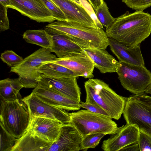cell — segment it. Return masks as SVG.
<instances>
[{
  "instance_id": "1f68e13d",
  "label": "cell",
  "mask_w": 151,
  "mask_h": 151,
  "mask_svg": "<svg viewBox=\"0 0 151 151\" xmlns=\"http://www.w3.org/2000/svg\"><path fill=\"white\" fill-rule=\"evenodd\" d=\"M81 107L95 113L109 116V114L101 107L95 103L86 101L85 102H80Z\"/></svg>"
},
{
  "instance_id": "277c9868",
  "label": "cell",
  "mask_w": 151,
  "mask_h": 151,
  "mask_svg": "<svg viewBox=\"0 0 151 151\" xmlns=\"http://www.w3.org/2000/svg\"><path fill=\"white\" fill-rule=\"evenodd\" d=\"M0 123L17 139L28 130L30 120L27 107L22 99L12 101L1 99Z\"/></svg>"
},
{
  "instance_id": "e575fe53",
  "label": "cell",
  "mask_w": 151,
  "mask_h": 151,
  "mask_svg": "<svg viewBox=\"0 0 151 151\" xmlns=\"http://www.w3.org/2000/svg\"><path fill=\"white\" fill-rule=\"evenodd\" d=\"M121 151H140L138 143L129 145L122 149Z\"/></svg>"
},
{
  "instance_id": "7402d4cb",
  "label": "cell",
  "mask_w": 151,
  "mask_h": 151,
  "mask_svg": "<svg viewBox=\"0 0 151 151\" xmlns=\"http://www.w3.org/2000/svg\"><path fill=\"white\" fill-rule=\"evenodd\" d=\"M24 86L19 78H7L0 81V99L12 101L22 99L20 90Z\"/></svg>"
},
{
  "instance_id": "83f0119b",
  "label": "cell",
  "mask_w": 151,
  "mask_h": 151,
  "mask_svg": "<svg viewBox=\"0 0 151 151\" xmlns=\"http://www.w3.org/2000/svg\"><path fill=\"white\" fill-rule=\"evenodd\" d=\"M0 58L3 62L11 68L20 63L24 59L12 50L4 51L1 54Z\"/></svg>"
},
{
  "instance_id": "52a82bcc",
  "label": "cell",
  "mask_w": 151,
  "mask_h": 151,
  "mask_svg": "<svg viewBox=\"0 0 151 151\" xmlns=\"http://www.w3.org/2000/svg\"><path fill=\"white\" fill-rule=\"evenodd\" d=\"M116 72L123 87L134 95L144 94L151 83V72L145 67L119 62Z\"/></svg>"
},
{
  "instance_id": "4fadbf2b",
  "label": "cell",
  "mask_w": 151,
  "mask_h": 151,
  "mask_svg": "<svg viewBox=\"0 0 151 151\" xmlns=\"http://www.w3.org/2000/svg\"><path fill=\"white\" fill-rule=\"evenodd\" d=\"M64 66L73 71L78 76L87 78L94 77L93 63L90 57L83 50L62 58H57L51 62Z\"/></svg>"
},
{
  "instance_id": "3957f363",
  "label": "cell",
  "mask_w": 151,
  "mask_h": 151,
  "mask_svg": "<svg viewBox=\"0 0 151 151\" xmlns=\"http://www.w3.org/2000/svg\"><path fill=\"white\" fill-rule=\"evenodd\" d=\"M46 26L66 34L83 49L88 47L106 49L109 46L108 37L103 28L67 20L57 21Z\"/></svg>"
},
{
  "instance_id": "8992f818",
  "label": "cell",
  "mask_w": 151,
  "mask_h": 151,
  "mask_svg": "<svg viewBox=\"0 0 151 151\" xmlns=\"http://www.w3.org/2000/svg\"><path fill=\"white\" fill-rule=\"evenodd\" d=\"M52 52L51 49L41 47L24 58L20 63L11 67L10 72L18 75L24 87L35 88L37 86L41 74L39 71L40 67L57 58Z\"/></svg>"
},
{
  "instance_id": "74e56055",
  "label": "cell",
  "mask_w": 151,
  "mask_h": 151,
  "mask_svg": "<svg viewBox=\"0 0 151 151\" xmlns=\"http://www.w3.org/2000/svg\"><path fill=\"white\" fill-rule=\"evenodd\" d=\"M145 93L151 94V83L147 88Z\"/></svg>"
},
{
  "instance_id": "ffe728a7",
  "label": "cell",
  "mask_w": 151,
  "mask_h": 151,
  "mask_svg": "<svg viewBox=\"0 0 151 151\" xmlns=\"http://www.w3.org/2000/svg\"><path fill=\"white\" fill-rule=\"evenodd\" d=\"M83 49L93 61L94 67L101 73H116L119 62L106 49L88 47Z\"/></svg>"
},
{
  "instance_id": "6da1fadb",
  "label": "cell",
  "mask_w": 151,
  "mask_h": 151,
  "mask_svg": "<svg viewBox=\"0 0 151 151\" xmlns=\"http://www.w3.org/2000/svg\"><path fill=\"white\" fill-rule=\"evenodd\" d=\"M108 38L128 47L140 45L151 33V15L143 11H127L106 28Z\"/></svg>"
},
{
  "instance_id": "836d02e7",
  "label": "cell",
  "mask_w": 151,
  "mask_h": 151,
  "mask_svg": "<svg viewBox=\"0 0 151 151\" xmlns=\"http://www.w3.org/2000/svg\"><path fill=\"white\" fill-rule=\"evenodd\" d=\"M135 95L151 109V96H149L145 93Z\"/></svg>"
},
{
  "instance_id": "5bb4252c",
  "label": "cell",
  "mask_w": 151,
  "mask_h": 151,
  "mask_svg": "<svg viewBox=\"0 0 151 151\" xmlns=\"http://www.w3.org/2000/svg\"><path fill=\"white\" fill-rule=\"evenodd\" d=\"M51 0L62 10L67 21L76 22L88 26L99 28L92 16L80 1Z\"/></svg>"
},
{
  "instance_id": "30bf717a",
  "label": "cell",
  "mask_w": 151,
  "mask_h": 151,
  "mask_svg": "<svg viewBox=\"0 0 151 151\" xmlns=\"http://www.w3.org/2000/svg\"><path fill=\"white\" fill-rule=\"evenodd\" d=\"M9 8L38 22L52 23L55 20L42 0H10Z\"/></svg>"
},
{
  "instance_id": "7a4b0ae2",
  "label": "cell",
  "mask_w": 151,
  "mask_h": 151,
  "mask_svg": "<svg viewBox=\"0 0 151 151\" xmlns=\"http://www.w3.org/2000/svg\"><path fill=\"white\" fill-rule=\"evenodd\" d=\"M86 101L96 103L112 119L118 120L124 109L127 98L116 93L103 81L89 78L84 83Z\"/></svg>"
},
{
  "instance_id": "f546056e",
  "label": "cell",
  "mask_w": 151,
  "mask_h": 151,
  "mask_svg": "<svg viewBox=\"0 0 151 151\" xmlns=\"http://www.w3.org/2000/svg\"><path fill=\"white\" fill-rule=\"evenodd\" d=\"M133 10L143 11L151 6V0H121Z\"/></svg>"
},
{
  "instance_id": "9a60e30c",
  "label": "cell",
  "mask_w": 151,
  "mask_h": 151,
  "mask_svg": "<svg viewBox=\"0 0 151 151\" xmlns=\"http://www.w3.org/2000/svg\"><path fill=\"white\" fill-rule=\"evenodd\" d=\"M63 124L51 119L32 116L30 118L28 130L42 139L53 142L58 138Z\"/></svg>"
},
{
  "instance_id": "4dcf8cb0",
  "label": "cell",
  "mask_w": 151,
  "mask_h": 151,
  "mask_svg": "<svg viewBox=\"0 0 151 151\" xmlns=\"http://www.w3.org/2000/svg\"><path fill=\"white\" fill-rule=\"evenodd\" d=\"M138 144L140 151H151V135L139 131Z\"/></svg>"
},
{
  "instance_id": "e0dca14e",
  "label": "cell",
  "mask_w": 151,
  "mask_h": 151,
  "mask_svg": "<svg viewBox=\"0 0 151 151\" xmlns=\"http://www.w3.org/2000/svg\"><path fill=\"white\" fill-rule=\"evenodd\" d=\"M32 92L41 100L51 105L67 111L78 110L81 108L80 102L40 84Z\"/></svg>"
},
{
  "instance_id": "7c38bea8",
  "label": "cell",
  "mask_w": 151,
  "mask_h": 151,
  "mask_svg": "<svg viewBox=\"0 0 151 151\" xmlns=\"http://www.w3.org/2000/svg\"><path fill=\"white\" fill-rule=\"evenodd\" d=\"M76 78L74 76L53 78L41 74L38 84L80 103L81 93Z\"/></svg>"
},
{
  "instance_id": "ba28073f",
  "label": "cell",
  "mask_w": 151,
  "mask_h": 151,
  "mask_svg": "<svg viewBox=\"0 0 151 151\" xmlns=\"http://www.w3.org/2000/svg\"><path fill=\"white\" fill-rule=\"evenodd\" d=\"M122 114L126 124L151 135V109L135 95L127 98Z\"/></svg>"
},
{
  "instance_id": "8d00e7d4",
  "label": "cell",
  "mask_w": 151,
  "mask_h": 151,
  "mask_svg": "<svg viewBox=\"0 0 151 151\" xmlns=\"http://www.w3.org/2000/svg\"><path fill=\"white\" fill-rule=\"evenodd\" d=\"M0 4L8 8H9L11 5L10 0H0Z\"/></svg>"
},
{
  "instance_id": "9c48e42d",
  "label": "cell",
  "mask_w": 151,
  "mask_h": 151,
  "mask_svg": "<svg viewBox=\"0 0 151 151\" xmlns=\"http://www.w3.org/2000/svg\"><path fill=\"white\" fill-rule=\"evenodd\" d=\"M22 100L27 107L30 118L32 116L43 117L58 121L63 124L70 122L69 113L65 110L44 102L33 92Z\"/></svg>"
},
{
  "instance_id": "d6986e66",
  "label": "cell",
  "mask_w": 151,
  "mask_h": 151,
  "mask_svg": "<svg viewBox=\"0 0 151 151\" xmlns=\"http://www.w3.org/2000/svg\"><path fill=\"white\" fill-rule=\"evenodd\" d=\"M108 40L110 49L119 62L134 65L145 66L140 45L128 47L114 39L108 38Z\"/></svg>"
},
{
  "instance_id": "d590c367",
  "label": "cell",
  "mask_w": 151,
  "mask_h": 151,
  "mask_svg": "<svg viewBox=\"0 0 151 151\" xmlns=\"http://www.w3.org/2000/svg\"><path fill=\"white\" fill-rule=\"evenodd\" d=\"M94 11L96 10L103 4L104 0H88Z\"/></svg>"
},
{
  "instance_id": "cb8c5ba5",
  "label": "cell",
  "mask_w": 151,
  "mask_h": 151,
  "mask_svg": "<svg viewBox=\"0 0 151 151\" xmlns=\"http://www.w3.org/2000/svg\"><path fill=\"white\" fill-rule=\"evenodd\" d=\"M39 71L41 74L53 78L78 77L70 69L51 62H46L43 64L39 68Z\"/></svg>"
},
{
  "instance_id": "f1b7e54d",
  "label": "cell",
  "mask_w": 151,
  "mask_h": 151,
  "mask_svg": "<svg viewBox=\"0 0 151 151\" xmlns=\"http://www.w3.org/2000/svg\"><path fill=\"white\" fill-rule=\"evenodd\" d=\"M47 8L52 14L55 20H66V17L60 9L51 0H42Z\"/></svg>"
},
{
  "instance_id": "d6a6232c",
  "label": "cell",
  "mask_w": 151,
  "mask_h": 151,
  "mask_svg": "<svg viewBox=\"0 0 151 151\" xmlns=\"http://www.w3.org/2000/svg\"><path fill=\"white\" fill-rule=\"evenodd\" d=\"M8 8L0 4V31H5L9 28V24L7 16Z\"/></svg>"
},
{
  "instance_id": "603a6c76",
  "label": "cell",
  "mask_w": 151,
  "mask_h": 151,
  "mask_svg": "<svg viewBox=\"0 0 151 151\" xmlns=\"http://www.w3.org/2000/svg\"><path fill=\"white\" fill-rule=\"evenodd\" d=\"M23 38L28 43L45 48L51 49L53 44L52 36L45 29L27 30L23 33Z\"/></svg>"
},
{
  "instance_id": "44dd1931",
  "label": "cell",
  "mask_w": 151,
  "mask_h": 151,
  "mask_svg": "<svg viewBox=\"0 0 151 151\" xmlns=\"http://www.w3.org/2000/svg\"><path fill=\"white\" fill-rule=\"evenodd\" d=\"M52 143L32 134L28 129L17 139L12 151H48Z\"/></svg>"
},
{
  "instance_id": "5b68a950",
  "label": "cell",
  "mask_w": 151,
  "mask_h": 151,
  "mask_svg": "<svg viewBox=\"0 0 151 151\" xmlns=\"http://www.w3.org/2000/svg\"><path fill=\"white\" fill-rule=\"evenodd\" d=\"M69 124L74 126L83 137L90 134L103 133L112 134L118 127L109 116L82 109L69 113Z\"/></svg>"
},
{
  "instance_id": "8fae6325",
  "label": "cell",
  "mask_w": 151,
  "mask_h": 151,
  "mask_svg": "<svg viewBox=\"0 0 151 151\" xmlns=\"http://www.w3.org/2000/svg\"><path fill=\"white\" fill-rule=\"evenodd\" d=\"M139 130L134 124L123 125L108 139L104 140L101 149L104 151H119L129 145L138 143Z\"/></svg>"
},
{
  "instance_id": "484cf974",
  "label": "cell",
  "mask_w": 151,
  "mask_h": 151,
  "mask_svg": "<svg viewBox=\"0 0 151 151\" xmlns=\"http://www.w3.org/2000/svg\"><path fill=\"white\" fill-rule=\"evenodd\" d=\"M0 123V151H12L17 139L11 135Z\"/></svg>"
},
{
  "instance_id": "4316f807",
  "label": "cell",
  "mask_w": 151,
  "mask_h": 151,
  "mask_svg": "<svg viewBox=\"0 0 151 151\" xmlns=\"http://www.w3.org/2000/svg\"><path fill=\"white\" fill-rule=\"evenodd\" d=\"M105 135L103 133H95L83 137L81 144L80 150L86 151L88 149L95 148Z\"/></svg>"
},
{
  "instance_id": "2e32d148",
  "label": "cell",
  "mask_w": 151,
  "mask_h": 151,
  "mask_svg": "<svg viewBox=\"0 0 151 151\" xmlns=\"http://www.w3.org/2000/svg\"><path fill=\"white\" fill-rule=\"evenodd\" d=\"M83 137L74 126L63 124L58 138L48 151H79Z\"/></svg>"
},
{
  "instance_id": "d4e9b609",
  "label": "cell",
  "mask_w": 151,
  "mask_h": 151,
  "mask_svg": "<svg viewBox=\"0 0 151 151\" xmlns=\"http://www.w3.org/2000/svg\"><path fill=\"white\" fill-rule=\"evenodd\" d=\"M94 13L98 21L106 28L111 25L115 19V18L111 15L104 1L102 4L94 11Z\"/></svg>"
},
{
  "instance_id": "ac0fdd59",
  "label": "cell",
  "mask_w": 151,
  "mask_h": 151,
  "mask_svg": "<svg viewBox=\"0 0 151 151\" xmlns=\"http://www.w3.org/2000/svg\"><path fill=\"white\" fill-rule=\"evenodd\" d=\"M53 38V44L51 49L58 58H63L83 49L66 34L45 26L44 29Z\"/></svg>"
}]
</instances>
